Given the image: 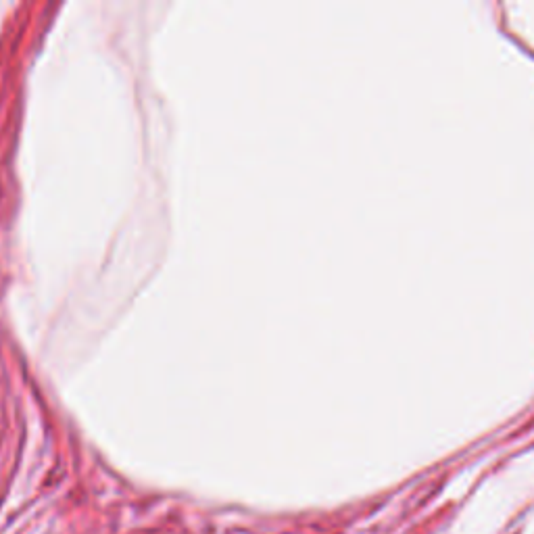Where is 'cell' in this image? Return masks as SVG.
Returning <instances> with one entry per match:
<instances>
[]
</instances>
